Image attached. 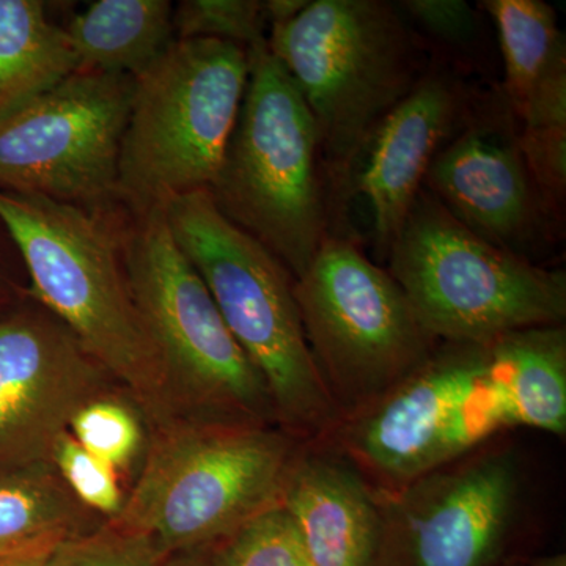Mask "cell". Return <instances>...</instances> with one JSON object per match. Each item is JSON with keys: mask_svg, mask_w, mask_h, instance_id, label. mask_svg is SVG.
Listing matches in <instances>:
<instances>
[{"mask_svg": "<svg viewBox=\"0 0 566 566\" xmlns=\"http://www.w3.org/2000/svg\"><path fill=\"white\" fill-rule=\"evenodd\" d=\"M114 207L0 191V223L21 253L41 307L69 327L158 428L186 412L134 301L126 221Z\"/></svg>", "mask_w": 566, "mask_h": 566, "instance_id": "cell-1", "label": "cell"}, {"mask_svg": "<svg viewBox=\"0 0 566 566\" xmlns=\"http://www.w3.org/2000/svg\"><path fill=\"white\" fill-rule=\"evenodd\" d=\"M163 211L230 334L262 376L282 430L303 444L326 442L344 416L308 349L292 273L227 219L208 191L178 197Z\"/></svg>", "mask_w": 566, "mask_h": 566, "instance_id": "cell-2", "label": "cell"}, {"mask_svg": "<svg viewBox=\"0 0 566 566\" xmlns=\"http://www.w3.org/2000/svg\"><path fill=\"white\" fill-rule=\"evenodd\" d=\"M303 442L273 424L182 416L156 428L139 479L111 523L167 556L200 553L281 504Z\"/></svg>", "mask_w": 566, "mask_h": 566, "instance_id": "cell-3", "label": "cell"}, {"mask_svg": "<svg viewBox=\"0 0 566 566\" xmlns=\"http://www.w3.org/2000/svg\"><path fill=\"white\" fill-rule=\"evenodd\" d=\"M268 48L300 88L323 158L342 178L424 73L403 11L382 0H311L294 20L271 25Z\"/></svg>", "mask_w": 566, "mask_h": 566, "instance_id": "cell-4", "label": "cell"}, {"mask_svg": "<svg viewBox=\"0 0 566 566\" xmlns=\"http://www.w3.org/2000/svg\"><path fill=\"white\" fill-rule=\"evenodd\" d=\"M249 59L243 104L208 192L227 219L297 279L329 237L322 139L300 88L270 48L249 51Z\"/></svg>", "mask_w": 566, "mask_h": 566, "instance_id": "cell-5", "label": "cell"}, {"mask_svg": "<svg viewBox=\"0 0 566 566\" xmlns=\"http://www.w3.org/2000/svg\"><path fill=\"white\" fill-rule=\"evenodd\" d=\"M389 273L439 344L485 342L566 318V275L471 232L427 189L389 252Z\"/></svg>", "mask_w": 566, "mask_h": 566, "instance_id": "cell-6", "label": "cell"}, {"mask_svg": "<svg viewBox=\"0 0 566 566\" xmlns=\"http://www.w3.org/2000/svg\"><path fill=\"white\" fill-rule=\"evenodd\" d=\"M249 51L218 40H175L134 80L118 158V199L129 211L164 210L208 191L243 104Z\"/></svg>", "mask_w": 566, "mask_h": 566, "instance_id": "cell-7", "label": "cell"}, {"mask_svg": "<svg viewBox=\"0 0 566 566\" xmlns=\"http://www.w3.org/2000/svg\"><path fill=\"white\" fill-rule=\"evenodd\" d=\"M494 338L439 344L408 378L344 417L326 444L394 493L515 428Z\"/></svg>", "mask_w": 566, "mask_h": 566, "instance_id": "cell-8", "label": "cell"}, {"mask_svg": "<svg viewBox=\"0 0 566 566\" xmlns=\"http://www.w3.org/2000/svg\"><path fill=\"white\" fill-rule=\"evenodd\" d=\"M132 214L125 229L126 274L186 416L277 422L262 376L178 248L164 211Z\"/></svg>", "mask_w": 566, "mask_h": 566, "instance_id": "cell-9", "label": "cell"}, {"mask_svg": "<svg viewBox=\"0 0 566 566\" xmlns=\"http://www.w3.org/2000/svg\"><path fill=\"white\" fill-rule=\"evenodd\" d=\"M294 297L316 368L344 417L389 392L438 348L389 271L345 238L323 241L294 279Z\"/></svg>", "mask_w": 566, "mask_h": 566, "instance_id": "cell-10", "label": "cell"}, {"mask_svg": "<svg viewBox=\"0 0 566 566\" xmlns=\"http://www.w3.org/2000/svg\"><path fill=\"white\" fill-rule=\"evenodd\" d=\"M134 80L77 70L0 117V191L84 208L118 199V158Z\"/></svg>", "mask_w": 566, "mask_h": 566, "instance_id": "cell-11", "label": "cell"}, {"mask_svg": "<svg viewBox=\"0 0 566 566\" xmlns=\"http://www.w3.org/2000/svg\"><path fill=\"white\" fill-rule=\"evenodd\" d=\"M378 494V566H495L515 523L520 472L509 452H486Z\"/></svg>", "mask_w": 566, "mask_h": 566, "instance_id": "cell-12", "label": "cell"}, {"mask_svg": "<svg viewBox=\"0 0 566 566\" xmlns=\"http://www.w3.org/2000/svg\"><path fill=\"white\" fill-rule=\"evenodd\" d=\"M109 379L46 308L0 318V476L52 465L71 420Z\"/></svg>", "mask_w": 566, "mask_h": 566, "instance_id": "cell-13", "label": "cell"}, {"mask_svg": "<svg viewBox=\"0 0 566 566\" xmlns=\"http://www.w3.org/2000/svg\"><path fill=\"white\" fill-rule=\"evenodd\" d=\"M513 117L509 104L472 109L434 156L423 189L471 232L526 256L553 210L528 172Z\"/></svg>", "mask_w": 566, "mask_h": 566, "instance_id": "cell-14", "label": "cell"}, {"mask_svg": "<svg viewBox=\"0 0 566 566\" xmlns=\"http://www.w3.org/2000/svg\"><path fill=\"white\" fill-rule=\"evenodd\" d=\"M471 111V95L452 71L427 70L368 140L356 161L360 169L353 177V189L370 205L376 241L385 253L422 191L434 156Z\"/></svg>", "mask_w": 566, "mask_h": 566, "instance_id": "cell-15", "label": "cell"}, {"mask_svg": "<svg viewBox=\"0 0 566 566\" xmlns=\"http://www.w3.org/2000/svg\"><path fill=\"white\" fill-rule=\"evenodd\" d=\"M281 505L316 566H378L385 527L378 491L326 442L301 447Z\"/></svg>", "mask_w": 566, "mask_h": 566, "instance_id": "cell-16", "label": "cell"}, {"mask_svg": "<svg viewBox=\"0 0 566 566\" xmlns=\"http://www.w3.org/2000/svg\"><path fill=\"white\" fill-rule=\"evenodd\" d=\"M80 70L139 77L172 46L169 0H98L65 29Z\"/></svg>", "mask_w": 566, "mask_h": 566, "instance_id": "cell-17", "label": "cell"}, {"mask_svg": "<svg viewBox=\"0 0 566 566\" xmlns=\"http://www.w3.org/2000/svg\"><path fill=\"white\" fill-rule=\"evenodd\" d=\"M516 427L566 433V329L531 327L494 338Z\"/></svg>", "mask_w": 566, "mask_h": 566, "instance_id": "cell-18", "label": "cell"}, {"mask_svg": "<svg viewBox=\"0 0 566 566\" xmlns=\"http://www.w3.org/2000/svg\"><path fill=\"white\" fill-rule=\"evenodd\" d=\"M80 70L39 0H0V117Z\"/></svg>", "mask_w": 566, "mask_h": 566, "instance_id": "cell-19", "label": "cell"}, {"mask_svg": "<svg viewBox=\"0 0 566 566\" xmlns=\"http://www.w3.org/2000/svg\"><path fill=\"white\" fill-rule=\"evenodd\" d=\"M479 6L497 29L504 98L517 118L547 74L566 63L556 10L543 0H483Z\"/></svg>", "mask_w": 566, "mask_h": 566, "instance_id": "cell-20", "label": "cell"}, {"mask_svg": "<svg viewBox=\"0 0 566 566\" xmlns=\"http://www.w3.org/2000/svg\"><path fill=\"white\" fill-rule=\"evenodd\" d=\"M88 515L54 465L0 476V553L87 532Z\"/></svg>", "mask_w": 566, "mask_h": 566, "instance_id": "cell-21", "label": "cell"}, {"mask_svg": "<svg viewBox=\"0 0 566 566\" xmlns=\"http://www.w3.org/2000/svg\"><path fill=\"white\" fill-rule=\"evenodd\" d=\"M211 566H316L281 504L264 510L207 549Z\"/></svg>", "mask_w": 566, "mask_h": 566, "instance_id": "cell-22", "label": "cell"}, {"mask_svg": "<svg viewBox=\"0 0 566 566\" xmlns=\"http://www.w3.org/2000/svg\"><path fill=\"white\" fill-rule=\"evenodd\" d=\"M260 0H182L174 7L175 40H218L245 51L268 46Z\"/></svg>", "mask_w": 566, "mask_h": 566, "instance_id": "cell-23", "label": "cell"}, {"mask_svg": "<svg viewBox=\"0 0 566 566\" xmlns=\"http://www.w3.org/2000/svg\"><path fill=\"white\" fill-rule=\"evenodd\" d=\"M70 433L92 455L117 472L136 461L144 444L139 417L109 394L84 406L71 420Z\"/></svg>", "mask_w": 566, "mask_h": 566, "instance_id": "cell-24", "label": "cell"}, {"mask_svg": "<svg viewBox=\"0 0 566 566\" xmlns=\"http://www.w3.org/2000/svg\"><path fill=\"white\" fill-rule=\"evenodd\" d=\"M169 557L150 535L106 521L59 542L46 566H163Z\"/></svg>", "mask_w": 566, "mask_h": 566, "instance_id": "cell-25", "label": "cell"}, {"mask_svg": "<svg viewBox=\"0 0 566 566\" xmlns=\"http://www.w3.org/2000/svg\"><path fill=\"white\" fill-rule=\"evenodd\" d=\"M52 465L71 494L92 513H102L107 520L117 516L125 504L118 474L76 439L66 433L55 449Z\"/></svg>", "mask_w": 566, "mask_h": 566, "instance_id": "cell-26", "label": "cell"}, {"mask_svg": "<svg viewBox=\"0 0 566 566\" xmlns=\"http://www.w3.org/2000/svg\"><path fill=\"white\" fill-rule=\"evenodd\" d=\"M398 6L406 20L446 46L471 48L479 39V13L464 0H403Z\"/></svg>", "mask_w": 566, "mask_h": 566, "instance_id": "cell-27", "label": "cell"}, {"mask_svg": "<svg viewBox=\"0 0 566 566\" xmlns=\"http://www.w3.org/2000/svg\"><path fill=\"white\" fill-rule=\"evenodd\" d=\"M63 538H44L0 553V566H46L52 549Z\"/></svg>", "mask_w": 566, "mask_h": 566, "instance_id": "cell-28", "label": "cell"}, {"mask_svg": "<svg viewBox=\"0 0 566 566\" xmlns=\"http://www.w3.org/2000/svg\"><path fill=\"white\" fill-rule=\"evenodd\" d=\"M311 0H266L263 2L268 24L279 25L294 20Z\"/></svg>", "mask_w": 566, "mask_h": 566, "instance_id": "cell-29", "label": "cell"}, {"mask_svg": "<svg viewBox=\"0 0 566 566\" xmlns=\"http://www.w3.org/2000/svg\"><path fill=\"white\" fill-rule=\"evenodd\" d=\"M163 566H211L207 557L200 553L175 554L164 562Z\"/></svg>", "mask_w": 566, "mask_h": 566, "instance_id": "cell-30", "label": "cell"}, {"mask_svg": "<svg viewBox=\"0 0 566 566\" xmlns=\"http://www.w3.org/2000/svg\"><path fill=\"white\" fill-rule=\"evenodd\" d=\"M527 566H566V557L565 554H554V556L538 557L528 562Z\"/></svg>", "mask_w": 566, "mask_h": 566, "instance_id": "cell-31", "label": "cell"}, {"mask_svg": "<svg viewBox=\"0 0 566 566\" xmlns=\"http://www.w3.org/2000/svg\"><path fill=\"white\" fill-rule=\"evenodd\" d=\"M515 566H527V564H524V565H515Z\"/></svg>", "mask_w": 566, "mask_h": 566, "instance_id": "cell-32", "label": "cell"}, {"mask_svg": "<svg viewBox=\"0 0 566 566\" xmlns=\"http://www.w3.org/2000/svg\"><path fill=\"white\" fill-rule=\"evenodd\" d=\"M0 300H2V293H0Z\"/></svg>", "mask_w": 566, "mask_h": 566, "instance_id": "cell-33", "label": "cell"}]
</instances>
